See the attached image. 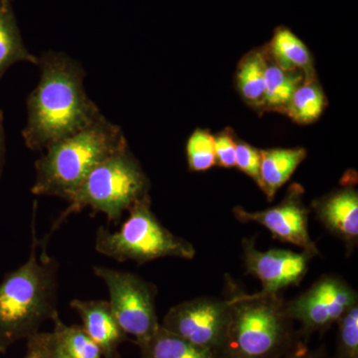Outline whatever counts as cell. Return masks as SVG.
<instances>
[{"label": "cell", "mask_w": 358, "mask_h": 358, "mask_svg": "<svg viewBox=\"0 0 358 358\" xmlns=\"http://www.w3.org/2000/svg\"><path fill=\"white\" fill-rule=\"evenodd\" d=\"M83 320V329L90 338L99 345L103 353L112 355L124 338L122 331L115 320L109 301L102 300H73L70 303Z\"/></svg>", "instance_id": "cell-13"}, {"label": "cell", "mask_w": 358, "mask_h": 358, "mask_svg": "<svg viewBox=\"0 0 358 358\" xmlns=\"http://www.w3.org/2000/svg\"><path fill=\"white\" fill-rule=\"evenodd\" d=\"M313 257L285 249L257 250L253 240H244L243 260L247 273L262 284L260 294H278L282 289L300 284Z\"/></svg>", "instance_id": "cell-11"}, {"label": "cell", "mask_w": 358, "mask_h": 358, "mask_svg": "<svg viewBox=\"0 0 358 358\" xmlns=\"http://www.w3.org/2000/svg\"><path fill=\"white\" fill-rule=\"evenodd\" d=\"M6 131H4V115L0 110V179L3 173L4 164H6Z\"/></svg>", "instance_id": "cell-27"}, {"label": "cell", "mask_w": 358, "mask_h": 358, "mask_svg": "<svg viewBox=\"0 0 358 358\" xmlns=\"http://www.w3.org/2000/svg\"><path fill=\"white\" fill-rule=\"evenodd\" d=\"M313 210L329 233L341 239L348 253H352L358 242V193L345 187L313 202Z\"/></svg>", "instance_id": "cell-12"}, {"label": "cell", "mask_w": 358, "mask_h": 358, "mask_svg": "<svg viewBox=\"0 0 358 358\" xmlns=\"http://www.w3.org/2000/svg\"><path fill=\"white\" fill-rule=\"evenodd\" d=\"M288 358H319L317 355L315 353H296V355H293V357H289Z\"/></svg>", "instance_id": "cell-29"}, {"label": "cell", "mask_w": 358, "mask_h": 358, "mask_svg": "<svg viewBox=\"0 0 358 358\" xmlns=\"http://www.w3.org/2000/svg\"><path fill=\"white\" fill-rule=\"evenodd\" d=\"M357 300V292L345 280L324 275L305 293L285 303V313L289 320L300 322L306 333L324 331L358 305Z\"/></svg>", "instance_id": "cell-9"}, {"label": "cell", "mask_w": 358, "mask_h": 358, "mask_svg": "<svg viewBox=\"0 0 358 358\" xmlns=\"http://www.w3.org/2000/svg\"><path fill=\"white\" fill-rule=\"evenodd\" d=\"M40 80L26 101V147L44 150L95 122L103 114L87 94L83 66L67 54L48 51L38 57Z\"/></svg>", "instance_id": "cell-1"}, {"label": "cell", "mask_w": 358, "mask_h": 358, "mask_svg": "<svg viewBox=\"0 0 358 358\" xmlns=\"http://www.w3.org/2000/svg\"><path fill=\"white\" fill-rule=\"evenodd\" d=\"M128 213L119 230L110 231L103 226L96 230L95 249L101 255L117 262L136 264L169 257L194 258L196 251L193 245L160 223L150 208V197L134 205Z\"/></svg>", "instance_id": "cell-6"}, {"label": "cell", "mask_w": 358, "mask_h": 358, "mask_svg": "<svg viewBox=\"0 0 358 358\" xmlns=\"http://www.w3.org/2000/svg\"><path fill=\"white\" fill-rule=\"evenodd\" d=\"M50 358H70L64 352V350L61 348L59 345L57 339L53 334V341H52L51 350H50Z\"/></svg>", "instance_id": "cell-28"}, {"label": "cell", "mask_w": 358, "mask_h": 358, "mask_svg": "<svg viewBox=\"0 0 358 358\" xmlns=\"http://www.w3.org/2000/svg\"><path fill=\"white\" fill-rule=\"evenodd\" d=\"M261 166L257 185L268 201L274 199L278 190L288 182L296 169L307 157L305 148H273L260 150Z\"/></svg>", "instance_id": "cell-14"}, {"label": "cell", "mask_w": 358, "mask_h": 358, "mask_svg": "<svg viewBox=\"0 0 358 358\" xmlns=\"http://www.w3.org/2000/svg\"><path fill=\"white\" fill-rule=\"evenodd\" d=\"M93 270L107 287L110 310L122 331L134 336L141 346L147 345L160 327L154 285L126 271L102 266Z\"/></svg>", "instance_id": "cell-7"}, {"label": "cell", "mask_w": 358, "mask_h": 358, "mask_svg": "<svg viewBox=\"0 0 358 358\" xmlns=\"http://www.w3.org/2000/svg\"><path fill=\"white\" fill-rule=\"evenodd\" d=\"M303 192L300 185H294L281 203L272 208L250 212L242 207H235L233 212L242 223L260 224L270 231L275 239L300 247L303 251L317 256L319 250L308 232L310 210L301 199Z\"/></svg>", "instance_id": "cell-10"}, {"label": "cell", "mask_w": 358, "mask_h": 358, "mask_svg": "<svg viewBox=\"0 0 358 358\" xmlns=\"http://www.w3.org/2000/svg\"><path fill=\"white\" fill-rule=\"evenodd\" d=\"M289 320L279 294H234L219 352L225 358H272L288 338Z\"/></svg>", "instance_id": "cell-5"}, {"label": "cell", "mask_w": 358, "mask_h": 358, "mask_svg": "<svg viewBox=\"0 0 358 358\" xmlns=\"http://www.w3.org/2000/svg\"><path fill=\"white\" fill-rule=\"evenodd\" d=\"M53 341L52 334H35L29 338L28 352L24 358H50Z\"/></svg>", "instance_id": "cell-26"}, {"label": "cell", "mask_w": 358, "mask_h": 358, "mask_svg": "<svg viewBox=\"0 0 358 358\" xmlns=\"http://www.w3.org/2000/svg\"><path fill=\"white\" fill-rule=\"evenodd\" d=\"M326 105V96L315 79L305 80L294 92L284 112L298 124H312L322 115Z\"/></svg>", "instance_id": "cell-19"}, {"label": "cell", "mask_w": 358, "mask_h": 358, "mask_svg": "<svg viewBox=\"0 0 358 358\" xmlns=\"http://www.w3.org/2000/svg\"><path fill=\"white\" fill-rule=\"evenodd\" d=\"M338 358H358V305L338 320Z\"/></svg>", "instance_id": "cell-23"}, {"label": "cell", "mask_w": 358, "mask_h": 358, "mask_svg": "<svg viewBox=\"0 0 358 358\" xmlns=\"http://www.w3.org/2000/svg\"><path fill=\"white\" fill-rule=\"evenodd\" d=\"M150 180L138 160L124 143L107 159L101 162L85 178L69 201V206L52 227L57 229L72 214L90 208L103 213L108 220H120L126 212L148 199Z\"/></svg>", "instance_id": "cell-4"}, {"label": "cell", "mask_w": 358, "mask_h": 358, "mask_svg": "<svg viewBox=\"0 0 358 358\" xmlns=\"http://www.w3.org/2000/svg\"><path fill=\"white\" fill-rule=\"evenodd\" d=\"M268 53L281 69L300 71L305 74V80L315 79L313 58L307 45L286 26L275 28L268 45Z\"/></svg>", "instance_id": "cell-15"}, {"label": "cell", "mask_w": 358, "mask_h": 358, "mask_svg": "<svg viewBox=\"0 0 358 358\" xmlns=\"http://www.w3.org/2000/svg\"><path fill=\"white\" fill-rule=\"evenodd\" d=\"M187 164L192 171H205L216 164L214 136L202 129H196L186 145Z\"/></svg>", "instance_id": "cell-22"}, {"label": "cell", "mask_w": 358, "mask_h": 358, "mask_svg": "<svg viewBox=\"0 0 358 358\" xmlns=\"http://www.w3.org/2000/svg\"><path fill=\"white\" fill-rule=\"evenodd\" d=\"M214 145H215L216 164L225 169L234 167L236 162L237 147L234 136L226 131L225 133L214 136Z\"/></svg>", "instance_id": "cell-25"}, {"label": "cell", "mask_w": 358, "mask_h": 358, "mask_svg": "<svg viewBox=\"0 0 358 358\" xmlns=\"http://www.w3.org/2000/svg\"><path fill=\"white\" fill-rule=\"evenodd\" d=\"M141 348L147 358H215L210 350L192 345L162 326L147 345Z\"/></svg>", "instance_id": "cell-20"}, {"label": "cell", "mask_w": 358, "mask_h": 358, "mask_svg": "<svg viewBox=\"0 0 358 358\" xmlns=\"http://www.w3.org/2000/svg\"><path fill=\"white\" fill-rule=\"evenodd\" d=\"M235 166L258 182L261 166L260 150L248 143H237Z\"/></svg>", "instance_id": "cell-24"}, {"label": "cell", "mask_w": 358, "mask_h": 358, "mask_svg": "<svg viewBox=\"0 0 358 358\" xmlns=\"http://www.w3.org/2000/svg\"><path fill=\"white\" fill-rule=\"evenodd\" d=\"M20 62L38 64V57L26 48L10 0H0V79Z\"/></svg>", "instance_id": "cell-16"}, {"label": "cell", "mask_w": 358, "mask_h": 358, "mask_svg": "<svg viewBox=\"0 0 358 358\" xmlns=\"http://www.w3.org/2000/svg\"><path fill=\"white\" fill-rule=\"evenodd\" d=\"M55 336L61 348L70 358H102V350L99 348L83 327H68L59 319L58 313L54 315Z\"/></svg>", "instance_id": "cell-21"}, {"label": "cell", "mask_w": 358, "mask_h": 358, "mask_svg": "<svg viewBox=\"0 0 358 358\" xmlns=\"http://www.w3.org/2000/svg\"><path fill=\"white\" fill-rule=\"evenodd\" d=\"M124 143L122 129L103 115L86 128L45 148L35 162L31 192L69 202L85 178Z\"/></svg>", "instance_id": "cell-3"}, {"label": "cell", "mask_w": 358, "mask_h": 358, "mask_svg": "<svg viewBox=\"0 0 358 358\" xmlns=\"http://www.w3.org/2000/svg\"><path fill=\"white\" fill-rule=\"evenodd\" d=\"M305 79V74L300 71L282 70L275 63H268L263 107L285 110L294 92Z\"/></svg>", "instance_id": "cell-18"}, {"label": "cell", "mask_w": 358, "mask_h": 358, "mask_svg": "<svg viewBox=\"0 0 358 358\" xmlns=\"http://www.w3.org/2000/svg\"><path fill=\"white\" fill-rule=\"evenodd\" d=\"M232 296L226 300L197 298L174 306L164 317L162 327L192 345L215 355L222 345Z\"/></svg>", "instance_id": "cell-8"}, {"label": "cell", "mask_w": 358, "mask_h": 358, "mask_svg": "<svg viewBox=\"0 0 358 358\" xmlns=\"http://www.w3.org/2000/svg\"><path fill=\"white\" fill-rule=\"evenodd\" d=\"M32 224L28 260L0 282V352L30 338L45 320L57 315L58 262L47 255Z\"/></svg>", "instance_id": "cell-2"}, {"label": "cell", "mask_w": 358, "mask_h": 358, "mask_svg": "<svg viewBox=\"0 0 358 358\" xmlns=\"http://www.w3.org/2000/svg\"><path fill=\"white\" fill-rule=\"evenodd\" d=\"M268 62L262 51H253L245 56L237 71V87L240 94L251 105L263 107Z\"/></svg>", "instance_id": "cell-17"}]
</instances>
